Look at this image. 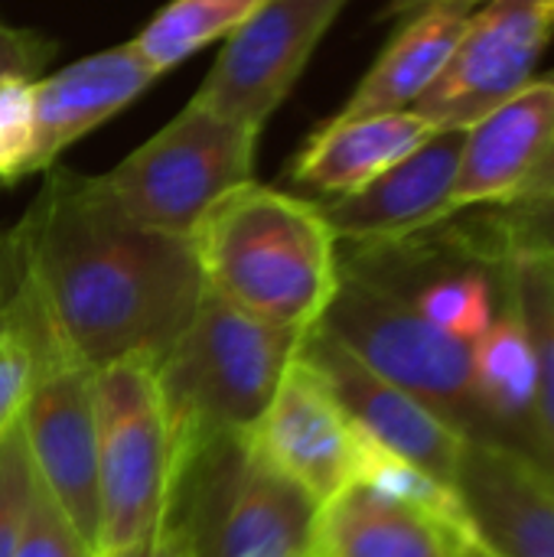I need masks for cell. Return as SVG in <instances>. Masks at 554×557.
Masks as SVG:
<instances>
[{"mask_svg": "<svg viewBox=\"0 0 554 557\" xmlns=\"http://www.w3.org/2000/svg\"><path fill=\"white\" fill-rule=\"evenodd\" d=\"M362 428L346 414L327 379L300 356L287 366L271 405L248 431L251 447L317 506L356 486Z\"/></svg>", "mask_w": 554, "mask_h": 557, "instance_id": "cell-10", "label": "cell"}, {"mask_svg": "<svg viewBox=\"0 0 554 557\" xmlns=\"http://www.w3.org/2000/svg\"><path fill=\"white\" fill-rule=\"evenodd\" d=\"M554 39V0H490L415 111L438 127H470L535 72Z\"/></svg>", "mask_w": 554, "mask_h": 557, "instance_id": "cell-9", "label": "cell"}, {"mask_svg": "<svg viewBox=\"0 0 554 557\" xmlns=\"http://www.w3.org/2000/svg\"><path fill=\"white\" fill-rule=\"evenodd\" d=\"M503 277L522 304L535 352H539V392L532 411V454L554 473V281L532 261H503Z\"/></svg>", "mask_w": 554, "mask_h": 557, "instance_id": "cell-23", "label": "cell"}, {"mask_svg": "<svg viewBox=\"0 0 554 557\" xmlns=\"http://www.w3.org/2000/svg\"><path fill=\"white\" fill-rule=\"evenodd\" d=\"M539 268H542V264H539ZM549 274H552V271H549ZM552 281H554V274H552Z\"/></svg>", "mask_w": 554, "mask_h": 557, "instance_id": "cell-33", "label": "cell"}, {"mask_svg": "<svg viewBox=\"0 0 554 557\" xmlns=\"http://www.w3.org/2000/svg\"><path fill=\"white\" fill-rule=\"evenodd\" d=\"M457 557H493V555H490V552H487V548L477 542V545H467V548H460V555Z\"/></svg>", "mask_w": 554, "mask_h": 557, "instance_id": "cell-32", "label": "cell"}, {"mask_svg": "<svg viewBox=\"0 0 554 557\" xmlns=\"http://www.w3.org/2000/svg\"><path fill=\"white\" fill-rule=\"evenodd\" d=\"M33 463L20 424L0 441V557H16L33 496Z\"/></svg>", "mask_w": 554, "mask_h": 557, "instance_id": "cell-27", "label": "cell"}, {"mask_svg": "<svg viewBox=\"0 0 554 557\" xmlns=\"http://www.w3.org/2000/svg\"><path fill=\"white\" fill-rule=\"evenodd\" d=\"M470 16L473 10L457 3L424 7L405 16L398 33L333 117H366L415 104L444 72L464 29L470 26Z\"/></svg>", "mask_w": 554, "mask_h": 557, "instance_id": "cell-18", "label": "cell"}, {"mask_svg": "<svg viewBox=\"0 0 554 557\" xmlns=\"http://www.w3.org/2000/svg\"><path fill=\"white\" fill-rule=\"evenodd\" d=\"M33 476L62 509L78 539L95 552L98 539V434L91 408V369L65 362L49 369L20 418Z\"/></svg>", "mask_w": 554, "mask_h": 557, "instance_id": "cell-12", "label": "cell"}, {"mask_svg": "<svg viewBox=\"0 0 554 557\" xmlns=\"http://www.w3.org/2000/svg\"><path fill=\"white\" fill-rule=\"evenodd\" d=\"M460 548L467 545L415 512L362 486H349L320 506L310 557H457Z\"/></svg>", "mask_w": 554, "mask_h": 557, "instance_id": "cell-20", "label": "cell"}, {"mask_svg": "<svg viewBox=\"0 0 554 557\" xmlns=\"http://www.w3.org/2000/svg\"><path fill=\"white\" fill-rule=\"evenodd\" d=\"M473 346L477 401L500 437L532 450V411L539 392V352L519 297L506 284V307Z\"/></svg>", "mask_w": 554, "mask_h": 557, "instance_id": "cell-19", "label": "cell"}, {"mask_svg": "<svg viewBox=\"0 0 554 557\" xmlns=\"http://www.w3.org/2000/svg\"><path fill=\"white\" fill-rule=\"evenodd\" d=\"M304 333L258 320L206 287L193 320L157 359L173 454L248 434L271 405Z\"/></svg>", "mask_w": 554, "mask_h": 557, "instance_id": "cell-3", "label": "cell"}, {"mask_svg": "<svg viewBox=\"0 0 554 557\" xmlns=\"http://www.w3.org/2000/svg\"><path fill=\"white\" fill-rule=\"evenodd\" d=\"M258 140V127L193 98L170 124L98 180L134 222L193 238L222 196L255 180Z\"/></svg>", "mask_w": 554, "mask_h": 557, "instance_id": "cell-7", "label": "cell"}, {"mask_svg": "<svg viewBox=\"0 0 554 557\" xmlns=\"http://www.w3.org/2000/svg\"><path fill=\"white\" fill-rule=\"evenodd\" d=\"M258 7L261 0H170L131 46L157 75H167L212 39L232 36Z\"/></svg>", "mask_w": 554, "mask_h": 557, "instance_id": "cell-22", "label": "cell"}, {"mask_svg": "<svg viewBox=\"0 0 554 557\" xmlns=\"http://www.w3.org/2000/svg\"><path fill=\"white\" fill-rule=\"evenodd\" d=\"M356 486L389 499L398 509L415 512L418 519L438 525L460 545H473V519L467 512V503L460 490L431 470L398 457L395 450L382 447L376 437L362 431L359 437V463H356Z\"/></svg>", "mask_w": 554, "mask_h": 557, "instance_id": "cell-21", "label": "cell"}, {"mask_svg": "<svg viewBox=\"0 0 554 557\" xmlns=\"http://www.w3.org/2000/svg\"><path fill=\"white\" fill-rule=\"evenodd\" d=\"M98 434V539L91 557L137 552L163 522L173 490V444L153 356L91 369Z\"/></svg>", "mask_w": 554, "mask_h": 557, "instance_id": "cell-5", "label": "cell"}, {"mask_svg": "<svg viewBox=\"0 0 554 557\" xmlns=\"http://www.w3.org/2000/svg\"><path fill=\"white\" fill-rule=\"evenodd\" d=\"M441 3H457V7H480V3H490V0H392L385 10H382V16L385 20H405V16H411V13H418V10H424V7H441Z\"/></svg>", "mask_w": 554, "mask_h": 557, "instance_id": "cell-31", "label": "cell"}, {"mask_svg": "<svg viewBox=\"0 0 554 557\" xmlns=\"http://www.w3.org/2000/svg\"><path fill=\"white\" fill-rule=\"evenodd\" d=\"M346 3L349 0H261V7L225 36L219 59L193 98L264 131Z\"/></svg>", "mask_w": 554, "mask_h": 557, "instance_id": "cell-8", "label": "cell"}, {"mask_svg": "<svg viewBox=\"0 0 554 557\" xmlns=\"http://www.w3.org/2000/svg\"><path fill=\"white\" fill-rule=\"evenodd\" d=\"M554 196V72L529 78L513 98L467 127L447 212L516 206Z\"/></svg>", "mask_w": 554, "mask_h": 557, "instance_id": "cell-11", "label": "cell"}, {"mask_svg": "<svg viewBox=\"0 0 554 557\" xmlns=\"http://www.w3.org/2000/svg\"><path fill=\"white\" fill-rule=\"evenodd\" d=\"M189 242L212 294L297 333L323 320L343 277L340 238L320 206L255 180L222 196Z\"/></svg>", "mask_w": 554, "mask_h": 557, "instance_id": "cell-2", "label": "cell"}, {"mask_svg": "<svg viewBox=\"0 0 554 557\" xmlns=\"http://www.w3.org/2000/svg\"><path fill=\"white\" fill-rule=\"evenodd\" d=\"M434 131L441 127L415 108L366 117H330L297 150L287 176L307 199H336L372 183L379 173L418 150Z\"/></svg>", "mask_w": 554, "mask_h": 557, "instance_id": "cell-17", "label": "cell"}, {"mask_svg": "<svg viewBox=\"0 0 554 557\" xmlns=\"http://www.w3.org/2000/svg\"><path fill=\"white\" fill-rule=\"evenodd\" d=\"M317 326L467 437H500L477 401L473 346L431 326L398 290L343 268L336 297Z\"/></svg>", "mask_w": 554, "mask_h": 557, "instance_id": "cell-6", "label": "cell"}, {"mask_svg": "<svg viewBox=\"0 0 554 557\" xmlns=\"http://www.w3.org/2000/svg\"><path fill=\"white\" fill-rule=\"evenodd\" d=\"M13 232L62 349L85 369L160 359L206 294L189 238L134 222L98 176L59 163Z\"/></svg>", "mask_w": 554, "mask_h": 557, "instance_id": "cell-1", "label": "cell"}, {"mask_svg": "<svg viewBox=\"0 0 554 557\" xmlns=\"http://www.w3.org/2000/svg\"><path fill=\"white\" fill-rule=\"evenodd\" d=\"M493 228L500 238L503 261H532L554 274V196L500 206Z\"/></svg>", "mask_w": 554, "mask_h": 557, "instance_id": "cell-26", "label": "cell"}, {"mask_svg": "<svg viewBox=\"0 0 554 557\" xmlns=\"http://www.w3.org/2000/svg\"><path fill=\"white\" fill-rule=\"evenodd\" d=\"M16 557H91V548L78 539V532L69 525L62 509L46 496L39 483H33Z\"/></svg>", "mask_w": 554, "mask_h": 557, "instance_id": "cell-28", "label": "cell"}, {"mask_svg": "<svg viewBox=\"0 0 554 557\" xmlns=\"http://www.w3.org/2000/svg\"><path fill=\"white\" fill-rule=\"evenodd\" d=\"M431 326L473 343L487 333L496 317L493 307V281L480 268H454L438 271L415 284V290L402 294Z\"/></svg>", "mask_w": 554, "mask_h": 557, "instance_id": "cell-24", "label": "cell"}, {"mask_svg": "<svg viewBox=\"0 0 554 557\" xmlns=\"http://www.w3.org/2000/svg\"><path fill=\"white\" fill-rule=\"evenodd\" d=\"M300 356L327 379L346 414L369 437L457 486V470L467 450L464 431L444 421L421 398L376 375L366 362H359L343 343H336L320 326L304 333Z\"/></svg>", "mask_w": 554, "mask_h": 557, "instance_id": "cell-13", "label": "cell"}, {"mask_svg": "<svg viewBox=\"0 0 554 557\" xmlns=\"http://www.w3.org/2000/svg\"><path fill=\"white\" fill-rule=\"evenodd\" d=\"M457 490L493 557H554V473L509 437H467Z\"/></svg>", "mask_w": 554, "mask_h": 557, "instance_id": "cell-14", "label": "cell"}, {"mask_svg": "<svg viewBox=\"0 0 554 557\" xmlns=\"http://www.w3.org/2000/svg\"><path fill=\"white\" fill-rule=\"evenodd\" d=\"M124 557H193V542L186 525L176 516H163V522L157 525V532L131 555Z\"/></svg>", "mask_w": 554, "mask_h": 557, "instance_id": "cell-30", "label": "cell"}, {"mask_svg": "<svg viewBox=\"0 0 554 557\" xmlns=\"http://www.w3.org/2000/svg\"><path fill=\"white\" fill-rule=\"evenodd\" d=\"M26 75H0V186L36 173V95Z\"/></svg>", "mask_w": 554, "mask_h": 557, "instance_id": "cell-25", "label": "cell"}, {"mask_svg": "<svg viewBox=\"0 0 554 557\" xmlns=\"http://www.w3.org/2000/svg\"><path fill=\"white\" fill-rule=\"evenodd\" d=\"M160 75L134 52L131 42L91 52L46 78L33 82L36 95V173L98 124L134 104Z\"/></svg>", "mask_w": 554, "mask_h": 557, "instance_id": "cell-16", "label": "cell"}, {"mask_svg": "<svg viewBox=\"0 0 554 557\" xmlns=\"http://www.w3.org/2000/svg\"><path fill=\"white\" fill-rule=\"evenodd\" d=\"M464 144L467 127H441L362 189L313 202L340 242L376 245L408 238L451 219L447 199L460 170Z\"/></svg>", "mask_w": 554, "mask_h": 557, "instance_id": "cell-15", "label": "cell"}, {"mask_svg": "<svg viewBox=\"0 0 554 557\" xmlns=\"http://www.w3.org/2000/svg\"><path fill=\"white\" fill-rule=\"evenodd\" d=\"M52 55H56V42L49 36L0 20V75L39 78Z\"/></svg>", "mask_w": 554, "mask_h": 557, "instance_id": "cell-29", "label": "cell"}, {"mask_svg": "<svg viewBox=\"0 0 554 557\" xmlns=\"http://www.w3.org/2000/svg\"><path fill=\"white\" fill-rule=\"evenodd\" d=\"M167 512L186 525L193 557H310L320 506L248 434H225L173 454Z\"/></svg>", "mask_w": 554, "mask_h": 557, "instance_id": "cell-4", "label": "cell"}]
</instances>
